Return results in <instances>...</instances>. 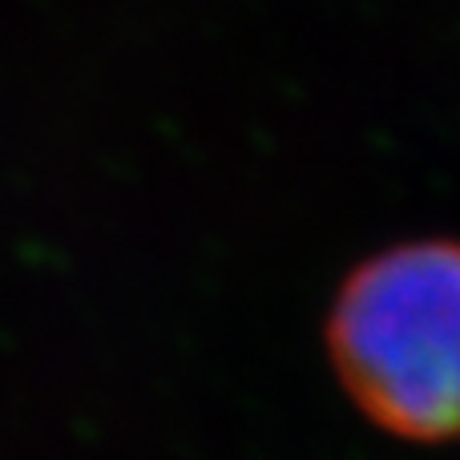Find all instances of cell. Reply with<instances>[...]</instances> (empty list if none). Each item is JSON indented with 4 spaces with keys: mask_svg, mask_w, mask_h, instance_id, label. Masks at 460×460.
I'll return each mask as SVG.
<instances>
[{
    "mask_svg": "<svg viewBox=\"0 0 460 460\" xmlns=\"http://www.w3.org/2000/svg\"><path fill=\"white\" fill-rule=\"evenodd\" d=\"M327 351L351 404L412 445L460 440V243L364 259L335 295Z\"/></svg>",
    "mask_w": 460,
    "mask_h": 460,
    "instance_id": "obj_1",
    "label": "cell"
}]
</instances>
